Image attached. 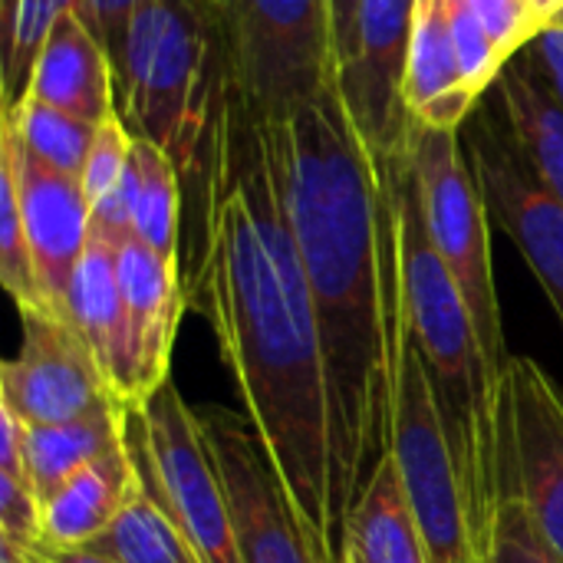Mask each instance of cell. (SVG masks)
Segmentation results:
<instances>
[{"label": "cell", "mask_w": 563, "mask_h": 563, "mask_svg": "<svg viewBox=\"0 0 563 563\" xmlns=\"http://www.w3.org/2000/svg\"><path fill=\"white\" fill-rule=\"evenodd\" d=\"M201 221L181 290L234 379L241 406L320 563H343L330 518V399L317 303L284 208L271 139L224 89L201 152Z\"/></svg>", "instance_id": "obj_1"}, {"label": "cell", "mask_w": 563, "mask_h": 563, "mask_svg": "<svg viewBox=\"0 0 563 563\" xmlns=\"http://www.w3.org/2000/svg\"><path fill=\"white\" fill-rule=\"evenodd\" d=\"M280 168L284 208L317 303L330 399V518L343 525L393 452L409 350L399 218L389 165L360 135L336 82L261 119Z\"/></svg>", "instance_id": "obj_2"}, {"label": "cell", "mask_w": 563, "mask_h": 563, "mask_svg": "<svg viewBox=\"0 0 563 563\" xmlns=\"http://www.w3.org/2000/svg\"><path fill=\"white\" fill-rule=\"evenodd\" d=\"M386 165L399 218L409 336L422 356L435 416L465 492L478 554L488 563L501 505L511 495L505 376L492 366L465 294L429 238L406 145L389 155Z\"/></svg>", "instance_id": "obj_3"}, {"label": "cell", "mask_w": 563, "mask_h": 563, "mask_svg": "<svg viewBox=\"0 0 563 563\" xmlns=\"http://www.w3.org/2000/svg\"><path fill=\"white\" fill-rule=\"evenodd\" d=\"M224 43L211 0H148L135 10L115 59L122 119L172 155L181 175L201 165L228 76H214Z\"/></svg>", "instance_id": "obj_4"}, {"label": "cell", "mask_w": 563, "mask_h": 563, "mask_svg": "<svg viewBox=\"0 0 563 563\" xmlns=\"http://www.w3.org/2000/svg\"><path fill=\"white\" fill-rule=\"evenodd\" d=\"M231 89L254 119H284L336 82L327 0H211Z\"/></svg>", "instance_id": "obj_5"}, {"label": "cell", "mask_w": 563, "mask_h": 563, "mask_svg": "<svg viewBox=\"0 0 563 563\" xmlns=\"http://www.w3.org/2000/svg\"><path fill=\"white\" fill-rule=\"evenodd\" d=\"M406 155L419 181V201L429 238L465 294L492 366L505 376L511 353L505 340V320L492 267V211L459 142V132H439L412 122L406 132Z\"/></svg>", "instance_id": "obj_6"}, {"label": "cell", "mask_w": 563, "mask_h": 563, "mask_svg": "<svg viewBox=\"0 0 563 563\" xmlns=\"http://www.w3.org/2000/svg\"><path fill=\"white\" fill-rule=\"evenodd\" d=\"M125 449L201 563H244L218 465L205 445L198 416L168 379L142 409L125 416Z\"/></svg>", "instance_id": "obj_7"}, {"label": "cell", "mask_w": 563, "mask_h": 563, "mask_svg": "<svg viewBox=\"0 0 563 563\" xmlns=\"http://www.w3.org/2000/svg\"><path fill=\"white\" fill-rule=\"evenodd\" d=\"M195 416L228 495L241 561L320 563L274 468V459L247 412L208 402L198 406Z\"/></svg>", "instance_id": "obj_8"}, {"label": "cell", "mask_w": 563, "mask_h": 563, "mask_svg": "<svg viewBox=\"0 0 563 563\" xmlns=\"http://www.w3.org/2000/svg\"><path fill=\"white\" fill-rule=\"evenodd\" d=\"M393 455L432 563H485L472 534L465 492L442 435L422 356L412 336L402 360Z\"/></svg>", "instance_id": "obj_9"}, {"label": "cell", "mask_w": 563, "mask_h": 563, "mask_svg": "<svg viewBox=\"0 0 563 563\" xmlns=\"http://www.w3.org/2000/svg\"><path fill=\"white\" fill-rule=\"evenodd\" d=\"M20 353L0 366V406L16 412L26 426H59L102 412H129L69 320L20 313Z\"/></svg>", "instance_id": "obj_10"}, {"label": "cell", "mask_w": 563, "mask_h": 563, "mask_svg": "<svg viewBox=\"0 0 563 563\" xmlns=\"http://www.w3.org/2000/svg\"><path fill=\"white\" fill-rule=\"evenodd\" d=\"M465 148L488 211L528 261L563 327V201L538 181L511 132L495 125L488 112L472 119Z\"/></svg>", "instance_id": "obj_11"}, {"label": "cell", "mask_w": 563, "mask_h": 563, "mask_svg": "<svg viewBox=\"0 0 563 563\" xmlns=\"http://www.w3.org/2000/svg\"><path fill=\"white\" fill-rule=\"evenodd\" d=\"M0 165H7L16 188L43 307L66 320L73 274L92 238L89 198L76 175L43 165L7 129H0Z\"/></svg>", "instance_id": "obj_12"}, {"label": "cell", "mask_w": 563, "mask_h": 563, "mask_svg": "<svg viewBox=\"0 0 563 563\" xmlns=\"http://www.w3.org/2000/svg\"><path fill=\"white\" fill-rule=\"evenodd\" d=\"M511 492L528 505L541 534L563 554V389L528 356L505 373Z\"/></svg>", "instance_id": "obj_13"}, {"label": "cell", "mask_w": 563, "mask_h": 563, "mask_svg": "<svg viewBox=\"0 0 563 563\" xmlns=\"http://www.w3.org/2000/svg\"><path fill=\"white\" fill-rule=\"evenodd\" d=\"M412 16L416 0H363L356 53L336 76L360 135L379 158L396 155L412 125L402 102Z\"/></svg>", "instance_id": "obj_14"}, {"label": "cell", "mask_w": 563, "mask_h": 563, "mask_svg": "<svg viewBox=\"0 0 563 563\" xmlns=\"http://www.w3.org/2000/svg\"><path fill=\"white\" fill-rule=\"evenodd\" d=\"M119 294L132 333L135 366H139V409L168 383L172 346L188 310L181 290V267L145 247L135 234L115 247Z\"/></svg>", "instance_id": "obj_15"}, {"label": "cell", "mask_w": 563, "mask_h": 563, "mask_svg": "<svg viewBox=\"0 0 563 563\" xmlns=\"http://www.w3.org/2000/svg\"><path fill=\"white\" fill-rule=\"evenodd\" d=\"M66 320L79 330L92 350L106 383L125 409H139V366L132 350V333L119 294L115 244L89 238V247L73 274Z\"/></svg>", "instance_id": "obj_16"}, {"label": "cell", "mask_w": 563, "mask_h": 563, "mask_svg": "<svg viewBox=\"0 0 563 563\" xmlns=\"http://www.w3.org/2000/svg\"><path fill=\"white\" fill-rule=\"evenodd\" d=\"M402 102L412 122L439 132H459L482 102L465 82L445 0H416Z\"/></svg>", "instance_id": "obj_17"}, {"label": "cell", "mask_w": 563, "mask_h": 563, "mask_svg": "<svg viewBox=\"0 0 563 563\" xmlns=\"http://www.w3.org/2000/svg\"><path fill=\"white\" fill-rule=\"evenodd\" d=\"M26 96L69 115H79L92 125L115 112L112 59L102 49V43L89 33V26L79 20L76 7L63 13L53 33L46 36L33 63Z\"/></svg>", "instance_id": "obj_18"}, {"label": "cell", "mask_w": 563, "mask_h": 563, "mask_svg": "<svg viewBox=\"0 0 563 563\" xmlns=\"http://www.w3.org/2000/svg\"><path fill=\"white\" fill-rule=\"evenodd\" d=\"M135 485V465L129 449H115L73 478H66L43 505V548L79 551L99 541L122 515Z\"/></svg>", "instance_id": "obj_19"}, {"label": "cell", "mask_w": 563, "mask_h": 563, "mask_svg": "<svg viewBox=\"0 0 563 563\" xmlns=\"http://www.w3.org/2000/svg\"><path fill=\"white\" fill-rule=\"evenodd\" d=\"M343 563H432L393 452L346 515Z\"/></svg>", "instance_id": "obj_20"}, {"label": "cell", "mask_w": 563, "mask_h": 563, "mask_svg": "<svg viewBox=\"0 0 563 563\" xmlns=\"http://www.w3.org/2000/svg\"><path fill=\"white\" fill-rule=\"evenodd\" d=\"M495 86L515 145L528 158L538 181L563 201V106L538 79L525 53L508 59Z\"/></svg>", "instance_id": "obj_21"}, {"label": "cell", "mask_w": 563, "mask_h": 563, "mask_svg": "<svg viewBox=\"0 0 563 563\" xmlns=\"http://www.w3.org/2000/svg\"><path fill=\"white\" fill-rule=\"evenodd\" d=\"M125 416L102 412L59 426H26V468L40 505L79 468L125 445Z\"/></svg>", "instance_id": "obj_22"}, {"label": "cell", "mask_w": 563, "mask_h": 563, "mask_svg": "<svg viewBox=\"0 0 563 563\" xmlns=\"http://www.w3.org/2000/svg\"><path fill=\"white\" fill-rule=\"evenodd\" d=\"M132 158L139 168L132 234L145 247L181 267V172L165 148L142 135H135Z\"/></svg>", "instance_id": "obj_23"}, {"label": "cell", "mask_w": 563, "mask_h": 563, "mask_svg": "<svg viewBox=\"0 0 563 563\" xmlns=\"http://www.w3.org/2000/svg\"><path fill=\"white\" fill-rule=\"evenodd\" d=\"M86 551L109 554L119 563H201L191 551V544L172 525V518L162 511L148 485L142 482L139 468H135V485L119 521Z\"/></svg>", "instance_id": "obj_24"}, {"label": "cell", "mask_w": 563, "mask_h": 563, "mask_svg": "<svg viewBox=\"0 0 563 563\" xmlns=\"http://www.w3.org/2000/svg\"><path fill=\"white\" fill-rule=\"evenodd\" d=\"M3 129L43 165L66 172V175H82L86 155L96 139V125L69 115L63 109H53L33 96H20L13 106L3 112Z\"/></svg>", "instance_id": "obj_25"}, {"label": "cell", "mask_w": 563, "mask_h": 563, "mask_svg": "<svg viewBox=\"0 0 563 563\" xmlns=\"http://www.w3.org/2000/svg\"><path fill=\"white\" fill-rule=\"evenodd\" d=\"M3 102L13 106L30 82L33 63L76 0H3Z\"/></svg>", "instance_id": "obj_26"}, {"label": "cell", "mask_w": 563, "mask_h": 563, "mask_svg": "<svg viewBox=\"0 0 563 563\" xmlns=\"http://www.w3.org/2000/svg\"><path fill=\"white\" fill-rule=\"evenodd\" d=\"M0 280L20 313H46L36 274H33V257H30V244L23 231L16 188H13L7 165H0Z\"/></svg>", "instance_id": "obj_27"}, {"label": "cell", "mask_w": 563, "mask_h": 563, "mask_svg": "<svg viewBox=\"0 0 563 563\" xmlns=\"http://www.w3.org/2000/svg\"><path fill=\"white\" fill-rule=\"evenodd\" d=\"M445 10H449V26H452V36H455V49H459L465 82L482 99L485 89L498 82L508 59L498 49V43L488 33L478 10L472 7V0H445Z\"/></svg>", "instance_id": "obj_28"}, {"label": "cell", "mask_w": 563, "mask_h": 563, "mask_svg": "<svg viewBox=\"0 0 563 563\" xmlns=\"http://www.w3.org/2000/svg\"><path fill=\"white\" fill-rule=\"evenodd\" d=\"M132 145H135V132L129 129L122 112H112L109 119H102L96 125V139H92V148L86 155L82 175H79V185L89 198V208L122 181V175L132 165Z\"/></svg>", "instance_id": "obj_29"}, {"label": "cell", "mask_w": 563, "mask_h": 563, "mask_svg": "<svg viewBox=\"0 0 563 563\" xmlns=\"http://www.w3.org/2000/svg\"><path fill=\"white\" fill-rule=\"evenodd\" d=\"M488 563H563V554H558L554 544L541 534L528 505L515 492L501 505Z\"/></svg>", "instance_id": "obj_30"}, {"label": "cell", "mask_w": 563, "mask_h": 563, "mask_svg": "<svg viewBox=\"0 0 563 563\" xmlns=\"http://www.w3.org/2000/svg\"><path fill=\"white\" fill-rule=\"evenodd\" d=\"M472 7L485 20L505 59H515L538 36V23L528 0H472Z\"/></svg>", "instance_id": "obj_31"}, {"label": "cell", "mask_w": 563, "mask_h": 563, "mask_svg": "<svg viewBox=\"0 0 563 563\" xmlns=\"http://www.w3.org/2000/svg\"><path fill=\"white\" fill-rule=\"evenodd\" d=\"M0 534L43 548V511L33 488L0 475Z\"/></svg>", "instance_id": "obj_32"}, {"label": "cell", "mask_w": 563, "mask_h": 563, "mask_svg": "<svg viewBox=\"0 0 563 563\" xmlns=\"http://www.w3.org/2000/svg\"><path fill=\"white\" fill-rule=\"evenodd\" d=\"M148 3V0H76V13L79 20L89 26V33L102 43V49L109 53L112 66L122 53L125 43V30L129 20L135 16V10Z\"/></svg>", "instance_id": "obj_33"}, {"label": "cell", "mask_w": 563, "mask_h": 563, "mask_svg": "<svg viewBox=\"0 0 563 563\" xmlns=\"http://www.w3.org/2000/svg\"><path fill=\"white\" fill-rule=\"evenodd\" d=\"M521 53L531 63V69L538 73V79L563 106V23L541 30Z\"/></svg>", "instance_id": "obj_34"}, {"label": "cell", "mask_w": 563, "mask_h": 563, "mask_svg": "<svg viewBox=\"0 0 563 563\" xmlns=\"http://www.w3.org/2000/svg\"><path fill=\"white\" fill-rule=\"evenodd\" d=\"M0 475L20 482L30 488V468H26V422L0 406ZM36 495V492H33Z\"/></svg>", "instance_id": "obj_35"}, {"label": "cell", "mask_w": 563, "mask_h": 563, "mask_svg": "<svg viewBox=\"0 0 563 563\" xmlns=\"http://www.w3.org/2000/svg\"><path fill=\"white\" fill-rule=\"evenodd\" d=\"M360 10H363V0H327V16H330V46H333V66H336V76L350 66V59H353V53H356Z\"/></svg>", "instance_id": "obj_36"}, {"label": "cell", "mask_w": 563, "mask_h": 563, "mask_svg": "<svg viewBox=\"0 0 563 563\" xmlns=\"http://www.w3.org/2000/svg\"><path fill=\"white\" fill-rule=\"evenodd\" d=\"M0 563H49V551L40 544H23L0 534Z\"/></svg>", "instance_id": "obj_37"}, {"label": "cell", "mask_w": 563, "mask_h": 563, "mask_svg": "<svg viewBox=\"0 0 563 563\" xmlns=\"http://www.w3.org/2000/svg\"><path fill=\"white\" fill-rule=\"evenodd\" d=\"M531 10H534L538 33H541V30H548V26H558V23H563V0H531Z\"/></svg>", "instance_id": "obj_38"}, {"label": "cell", "mask_w": 563, "mask_h": 563, "mask_svg": "<svg viewBox=\"0 0 563 563\" xmlns=\"http://www.w3.org/2000/svg\"><path fill=\"white\" fill-rule=\"evenodd\" d=\"M528 3H531V0H528ZM531 13H534V10H531Z\"/></svg>", "instance_id": "obj_39"}, {"label": "cell", "mask_w": 563, "mask_h": 563, "mask_svg": "<svg viewBox=\"0 0 563 563\" xmlns=\"http://www.w3.org/2000/svg\"><path fill=\"white\" fill-rule=\"evenodd\" d=\"M0 3H3V0H0Z\"/></svg>", "instance_id": "obj_40"}]
</instances>
